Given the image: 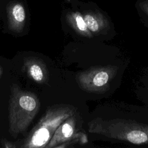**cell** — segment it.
I'll return each mask as SVG.
<instances>
[{
	"label": "cell",
	"mask_w": 148,
	"mask_h": 148,
	"mask_svg": "<svg viewBox=\"0 0 148 148\" xmlns=\"http://www.w3.org/2000/svg\"><path fill=\"white\" fill-rule=\"evenodd\" d=\"M9 104V131L13 137L25 131L32 123L40 108L38 96L13 84Z\"/></svg>",
	"instance_id": "6da1fadb"
},
{
	"label": "cell",
	"mask_w": 148,
	"mask_h": 148,
	"mask_svg": "<svg viewBox=\"0 0 148 148\" xmlns=\"http://www.w3.org/2000/svg\"><path fill=\"white\" fill-rule=\"evenodd\" d=\"M74 112L73 107L67 105H58L48 109L29 132L20 147H46L58 127L73 115Z\"/></svg>",
	"instance_id": "7a4b0ae2"
},
{
	"label": "cell",
	"mask_w": 148,
	"mask_h": 148,
	"mask_svg": "<svg viewBox=\"0 0 148 148\" xmlns=\"http://www.w3.org/2000/svg\"><path fill=\"white\" fill-rule=\"evenodd\" d=\"M89 131L134 144L148 143L147 126L124 120H94L89 123Z\"/></svg>",
	"instance_id": "3957f363"
},
{
	"label": "cell",
	"mask_w": 148,
	"mask_h": 148,
	"mask_svg": "<svg viewBox=\"0 0 148 148\" xmlns=\"http://www.w3.org/2000/svg\"><path fill=\"white\" fill-rule=\"evenodd\" d=\"M82 13L87 28L93 34L105 32L110 28V22L106 13L93 2L72 0Z\"/></svg>",
	"instance_id": "277c9868"
},
{
	"label": "cell",
	"mask_w": 148,
	"mask_h": 148,
	"mask_svg": "<svg viewBox=\"0 0 148 148\" xmlns=\"http://www.w3.org/2000/svg\"><path fill=\"white\" fill-rule=\"evenodd\" d=\"M76 120L72 115L58 127L46 147H60L71 141L77 135L76 133L75 134L76 132Z\"/></svg>",
	"instance_id": "5b68a950"
},
{
	"label": "cell",
	"mask_w": 148,
	"mask_h": 148,
	"mask_svg": "<svg viewBox=\"0 0 148 148\" xmlns=\"http://www.w3.org/2000/svg\"><path fill=\"white\" fill-rule=\"evenodd\" d=\"M6 13L9 29L16 33H20L26 20V12L23 4L17 1L10 2L7 6Z\"/></svg>",
	"instance_id": "8992f818"
},
{
	"label": "cell",
	"mask_w": 148,
	"mask_h": 148,
	"mask_svg": "<svg viewBox=\"0 0 148 148\" xmlns=\"http://www.w3.org/2000/svg\"><path fill=\"white\" fill-rule=\"evenodd\" d=\"M110 79L108 69H99L80 75L79 82L86 89L95 90L103 87Z\"/></svg>",
	"instance_id": "52a82bcc"
},
{
	"label": "cell",
	"mask_w": 148,
	"mask_h": 148,
	"mask_svg": "<svg viewBox=\"0 0 148 148\" xmlns=\"http://www.w3.org/2000/svg\"><path fill=\"white\" fill-rule=\"evenodd\" d=\"M23 68L28 76L35 82L42 84L46 81L47 78L46 66L39 58L36 57L25 58Z\"/></svg>",
	"instance_id": "ba28073f"
},
{
	"label": "cell",
	"mask_w": 148,
	"mask_h": 148,
	"mask_svg": "<svg viewBox=\"0 0 148 148\" xmlns=\"http://www.w3.org/2000/svg\"><path fill=\"white\" fill-rule=\"evenodd\" d=\"M135 7L140 16L148 20V0H137Z\"/></svg>",
	"instance_id": "9c48e42d"
},
{
	"label": "cell",
	"mask_w": 148,
	"mask_h": 148,
	"mask_svg": "<svg viewBox=\"0 0 148 148\" xmlns=\"http://www.w3.org/2000/svg\"><path fill=\"white\" fill-rule=\"evenodd\" d=\"M2 72H3V69H2V66L0 65V77H1V76H2Z\"/></svg>",
	"instance_id": "30bf717a"
},
{
	"label": "cell",
	"mask_w": 148,
	"mask_h": 148,
	"mask_svg": "<svg viewBox=\"0 0 148 148\" xmlns=\"http://www.w3.org/2000/svg\"><path fill=\"white\" fill-rule=\"evenodd\" d=\"M2 5V0H0V8H1Z\"/></svg>",
	"instance_id": "8fae6325"
}]
</instances>
